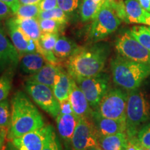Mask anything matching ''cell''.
Listing matches in <instances>:
<instances>
[{
	"instance_id": "obj_2",
	"label": "cell",
	"mask_w": 150,
	"mask_h": 150,
	"mask_svg": "<svg viewBox=\"0 0 150 150\" xmlns=\"http://www.w3.org/2000/svg\"><path fill=\"white\" fill-rule=\"evenodd\" d=\"M45 126L42 115L25 93L18 91L11 99V125L8 139L23 136Z\"/></svg>"
},
{
	"instance_id": "obj_34",
	"label": "cell",
	"mask_w": 150,
	"mask_h": 150,
	"mask_svg": "<svg viewBox=\"0 0 150 150\" xmlns=\"http://www.w3.org/2000/svg\"><path fill=\"white\" fill-rule=\"evenodd\" d=\"M109 4L115 11L118 18L120 19L122 21H124L127 23V17L126 9H125V4L122 0H115V1L110 2Z\"/></svg>"
},
{
	"instance_id": "obj_30",
	"label": "cell",
	"mask_w": 150,
	"mask_h": 150,
	"mask_svg": "<svg viewBox=\"0 0 150 150\" xmlns=\"http://www.w3.org/2000/svg\"><path fill=\"white\" fill-rule=\"evenodd\" d=\"M59 38V33H42L39 42L44 50L53 52Z\"/></svg>"
},
{
	"instance_id": "obj_49",
	"label": "cell",
	"mask_w": 150,
	"mask_h": 150,
	"mask_svg": "<svg viewBox=\"0 0 150 150\" xmlns=\"http://www.w3.org/2000/svg\"><path fill=\"white\" fill-rule=\"evenodd\" d=\"M146 150H150V148H146Z\"/></svg>"
},
{
	"instance_id": "obj_20",
	"label": "cell",
	"mask_w": 150,
	"mask_h": 150,
	"mask_svg": "<svg viewBox=\"0 0 150 150\" xmlns=\"http://www.w3.org/2000/svg\"><path fill=\"white\" fill-rule=\"evenodd\" d=\"M20 68L28 74H34L45 64V60L39 53H28L20 57Z\"/></svg>"
},
{
	"instance_id": "obj_40",
	"label": "cell",
	"mask_w": 150,
	"mask_h": 150,
	"mask_svg": "<svg viewBox=\"0 0 150 150\" xmlns=\"http://www.w3.org/2000/svg\"><path fill=\"white\" fill-rule=\"evenodd\" d=\"M139 1L144 10L150 13V0H139Z\"/></svg>"
},
{
	"instance_id": "obj_36",
	"label": "cell",
	"mask_w": 150,
	"mask_h": 150,
	"mask_svg": "<svg viewBox=\"0 0 150 150\" xmlns=\"http://www.w3.org/2000/svg\"><path fill=\"white\" fill-rule=\"evenodd\" d=\"M38 5L40 11H50L58 7L57 0H41Z\"/></svg>"
},
{
	"instance_id": "obj_33",
	"label": "cell",
	"mask_w": 150,
	"mask_h": 150,
	"mask_svg": "<svg viewBox=\"0 0 150 150\" xmlns=\"http://www.w3.org/2000/svg\"><path fill=\"white\" fill-rule=\"evenodd\" d=\"M137 138L142 146L145 148H150V123L142 127L138 132Z\"/></svg>"
},
{
	"instance_id": "obj_29",
	"label": "cell",
	"mask_w": 150,
	"mask_h": 150,
	"mask_svg": "<svg viewBox=\"0 0 150 150\" xmlns=\"http://www.w3.org/2000/svg\"><path fill=\"white\" fill-rule=\"evenodd\" d=\"M13 72L8 71L0 76V102L6 99L12 88Z\"/></svg>"
},
{
	"instance_id": "obj_46",
	"label": "cell",
	"mask_w": 150,
	"mask_h": 150,
	"mask_svg": "<svg viewBox=\"0 0 150 150\" xmlns=\"http://www.w3.org/2000/svg\"><path fill=\"white\" fill-rule=\"evenodd\" d=\"M87 150H97V146H94V147H90L89 149H88Z\"/></svg>"
},
{
	"instance_id": "obj_31",
	"label": "cell",
	"mask_w": 150,
	"mask_h": 150,
	"mask_svg": "<svg viewBox=\"0 0 150 150\" xmlns=\"http://www.w3.org/2000/svg\"><path fill=\"white\" fill-rule=\"evenodd\" d=\"M68 18L69 16L64 11L61 10L59 7H56L50 11H40L38 19H53V20L67 22Z\"/></svg>"
},
{
	"instance_id": "obj_9",
	"label": "cell",
	"mask_w": 150,
	"mask_h": 150,
	"mask_svg": "<svg viewBox=\"0 0 150 150\" xmlns=\"http://www.w3.org/2000/svg\"><path fill=\"white\" fill-rule=\"evenodd\" d=\"M99 134L91 117H79L69 150H87L98 145Z\"/></svg>"
},
{
	"instance_id": "obj_42",
	"label": "cell",
	"mask_w": 150,
	"mask_h": 150,
	"mask_svg": "<svg viewBox=\"0 0 150 150\" xmlns=\"http://www.w3.org/2000/svg\"><path fill=\"white\" fill-rule=\"evenodd\" d=\"M142 24H145V25L147 26H150V13L145 11L144 17L142 20Z\"/></svg>"
},
{
	"instance_id": "obj_10",
	"label": "cell",
	"mask_w": 150,
	"mask_h": 150,
	"mask_svg": "<svg viewBox=\"0 0 150 150\" xmlns=\"http://www.w3.org/2000/svg\"><path fill=\"white\" fill-rule=\"evenodd\" d=\"M115 48L118 54L125 59L150 65V52L142 46L129 31L118 36Z\"/></svg>"
},
{
	"instance_id": "obj_13",
	"label": "cell",
	"mask_w": 150,
	"mask_h": 150,
	"mask_svg": "<svg viewBox=\"0 0 150 150\" xmlns=\"http://www.w3.org/2000/svg\"><path fill=\"white\" fill-rule=\"evenodd\" d=\"M78 116L72 114H59L56 117V127L60 138L64 142L65 149H70L73 134L79 120Z\"/></svg>"
},
{
	"instance_id": "obj_17",
	"label": "cell",
	"mask_w": 150,
	"mask_h": 150,
	"mask_svg": "<svg viewBox=\"0 0 150 150\" xmlns=\"http://www.w3.org/2000/svg\"><path fill=\"white\" fill-rule=\"evenodd\" d=\"M73 81L74 79L61 67V70L56 75L55 83L52 89L54 95L59 102L69 98Z\"/></svg>"
},
{
	"instance_id": "obj_32",
	"label": "cell",
	"mask_w": 150,
	"mask_h": 150,
	"mask_svg": "<svg viewBox=\"0 0 150 150\" xmlns=\"http://www.w3.org/2000/svg\"><path fill=\"white\" fill-rule=\"evenodd\" d=\"M57 3L58 7L70 17L77 10L79 6V0H57Z\"/></svg>"
},
{
	"instance_id": "obj_14",
	"label": "cell",
	"mask_w": 150,
	"mask_h": 150,
	"mask_svg": "<svg viewBox=\"0 0 150 150\" xmlns=\"http://www.w3.org/2000/svg\"><path fill=\"white\" fill-rule=\"evenodd\" d=\"M74 113L79 117H91L93 110L90 106L83 91L79 87L74 79L69 95Z\"/></svg>"
},
{
	"instance_id": "obj_50",
	"label": "cell",
	"mask_w": 150,
	"mask_h": 150,
	"mask_svg": "<svg viewBox=\"0 0 150 150\" xmlns=\"http://www.w3.org/2000/svg\"><path fill=\"white\" fill-rule=\"evenodd\" d=\"M16 150H17V149H16Z\"/></svg>"
},
{
	"instance_id": "obj_43",
	"label": "cell",
	"mask_w": 150,
	"mask_h": 150,
	"mask_svg": "<svg viewBox=\"0 0 150 150\" xmlns=\"http://www.w3.org/2000/svg\"><path fill=\"white\" fill-rule=\"evenodd\" d=\"M5 137L0 135V150H3L4 149V143Z\"/></svg>"
},
{
	"instance_id": "obj_26",
	"label": "cell",
	"mask_w": 150,
	"mask_h": 150,
	"mask_svg": "<svg viewBox=\"0 0 150 150\" xmlns=\"http://www.w3.org/2000/svg\"><path fill=\"white\" fill-rule=\"evenodd\" d=\"M100 7L94 0H83L80 9V16L82 22L93 20L96 16Z\"/></svg>"
},
{
	"instance_id": "obj_18",
	"label": "cell",
	"mask_w": 150,
	"mask_h": 150,
	"mask_svg": "<svg viewBox=\"0 0 150 150\" xmlns=\"http://www.w3.org/2000/svg\"><path fill=\"white\" fill-rule=\"evenodd\" d=\"M61 67L59 65H54L47 62L38 72L31 75L27 80L44 84L53 89L56 76Z\"/></svg>"
},
{
	"instance_id": "obj_5",
	"label": "cell",
	"mask_w": 150,
	"mask_h": 150,
	"mask_svg": "<svg viewBox=\"0 0 150 150\" xmlns=\"http://www.w3.org/2000/svg\"><path fill=\"white\" fill-rule=\"evenodd\" d=\"M121 22L109 3L105 1L92 20L88 32L90 40L95 42L106 38L115 32Z\"/></svg>"
},
{
	"instance_id": "obj_28",
	"label": "cell",
	"mask_w": 150,
	"mask_h": 150,
	"mask_svg": "<svg viewBox=\"0 0 150 150\" xmlns=\"http://www.w3.org/2000/svg\"><path fill=\"white\" fill-rule=\"evenodd\" d=\"M40 13L38 4H20L14 14L16 18H38Z\"/></svg>"
},
{
	"instance_id": "obj_37",
	"label": "cell",
	"mask_w": 150,
	"mask_h": 150,
	"mask_svg": "<svg viewBox=\"0 0 150 150\" xmlns=\"http://www.w3.org/2000/svg\"><path fill=\"white\" fill-rule=\"evenodd\" d=\"M60 105V114H72L73 111L72 104H71L70 99H67L59 102Z\"/></svg>"
},
{
	"instance_id": "obj_12",
	"label": "cell",
	"mask_w": 150,
	"mask_h": 150,
	"mask_svg": "<svg viewBox=\"0 0 150 150\" xmlns=\"http://www.w3.org/2000/svg\"><path fill=\"white\" fill-rule=\"evenodd\" d=\"M91 117L96 127L99 137L126 132V121L103 117L95 110L92 112Z\"/></svg>"
},
{
	"instance_id": "obj_19",
	"label": "cell",
	"mask_w": 150,
	"mask_h": 150,
	"mask_svg": "<svg viewBox=\"0 0 150 150\" xmlns=\"http://www.w3.org/2000/svg\"><path fill=\"white\" fill-rule=\"evenodd\" d=\"M128 136L126 132L99 136L98 145L103 150H126Z\"/></svg>"
},
{
	"instance_id": "obj_35",
	"label": "cell",
	"mask_w": 150,
	"mask_h": 150,
	"mask_svg": "<svg viewBox=\"0 0 150 150\" xmlns=\"http://www.w3.org/2000/svg\"><path fill=\"white\" fill-rule=\"evenodd\" d=\"M42 150H63L62 149L61 142L56 136V132H54L50 137L45 145Z\"/></svg>"
},
{
	"instance_id": "obj_47",
	"label": "cell",
	"mask_w": 150,
	"mask_h": 150,
	"mask_svg": "<svg viewBox=\"0 0 150 150\" xmlns=\"http://www.w3.org/2000/svg\"><path fill=\"white\" fill-rule=\"evenodd\" d=\"M97 150H103V149L100 147V146H99V145H97Z\"/></svg>"
},
{
	"instance_id": "obj_39",
	"label": "cell",
	"mask_w": 150,
	"mask_h": 150,
	"mask_svg": "<svg viewBox=\"0 0 150 150\" xmlns=\"http://www.w3.org/2000/svg\"><path fill=\"white\" fill-rule=\"evenodd\" d=\"M0 1H3L4 3H5L6 4H7L10 7L13 13V15L17 12L20 6L19 0H0Z\"/></svg>"
},
{
	"instance_id": "obj_6",
	"label": "cell",
	"mask_w": 150,
	"mask_h": 150,
	"mask_svg": "<svg viewBox=\"0 0 150 150\" xmlns=\"http://www.w3.org/2000/svg\"><path fill=\"white\" fill-rule=\"evenodd\" d=\"M127 97L128 94L122 90L109 89L95 110L103 117L126 121Z\"/></svg>"
},
{
	"instance_id": "obj_16",
	"label": "cell",
	"mask_w": 150,
	"mask_h": 150,
	"mask_svg": "<svg viewBox=\"0 0 150 150\" xmlns=\"http://www.w3.org/2000/svg\"><path fill=\"white\" fill-rule=\"evenodd\" d=\"M20 61V54L15 46L0 27V65H16Z\"/></svg>"
},
{
	"instance_id": "obj_21",
	"label": "cell",
	"mask_w": 150,
	"mask_h": 150,
	"mask_svg": "<svg viewBox=\"0 0 150 150\" xmlns=\"http://www.w3.org/2000/svg\"><path fill=\"white\" fill-rule=\"evenodd\" d=\"M15 22L18 27L26 35L35 42L39 41L42 31L40 30L38 19L36 18H16Z\"/></svg>"
},
{
	"instance_id": "obj_38",
	"label": "cell",
	"mask_w": 150,
	"mask_h": 150,
	"mask_svg": "<svg viewBox=\"0 0 150 150\" xmlns=\"http://www.w3.org/2000/svg\"><path fill=\"white\" fill-rule=\"evenodd\" d=\"M13 14V13L10 7L3 1H0V21L8 18Z\"/></svg>"
},
{
	"instance_id": "obj_23",
	"label": "cell",
	"mask_w": 150,
	"mask_h": 150,
	"mask_svg": "<svg viewBox=\"0 0 150 150\" xmlns=\"http://www.w3.org/2000/svg\"><path fill=\"white\" fill-rule=\"evenodd\" d=\"M125 4L127 23L142 24L145 11L140 5L139 0H125Z\"/></svg>"
},
{
	"instance_id": "obj_22",
	"label": "cell",
	"mask_w": 150,
	"mask_h": 150,
	"mask_svg": "<svg viewBox=\"0 0 150 150\" xmlns=\"http://www.w3.org/2000/svg\"><path fill=\"white\" fill-rule=\"evenodd\" d=\"M79 47L74 41L65 36H59L54 49V54L59 60L68 59Z\"/></svg>"
},
{
	"instance_id": "obj_41",
	"label": "cell",
	"mask_w": 150,
	"mask_h": 150,
	"mask_svg": "<svg viewBox=\"0 0 150 150\" xmlns=\"http://www.w3.org/2000/svg\"><path fill=\"white\" fill-rule=\"evenodd\" d=\"M41 0H19L20 4H39Z\"/></svg>"
},
{
	"instance_id": "obj_27",
	"label": "cell",
	"mask_w": 150,
	"mask_h": 150,
	"mask_svg": "<svg viewBox=\"0 0 150 150\" xmlns=\"http://www.w3.org/2000/svg\"><path fill=\"white\" fill-rule=\"evenodd\" d=\"M42 33H57L64 30L67 22L53 19H38Z\"/></svg>"
},
{
	"instance_id": "obj_48",
	"label": "cell",
	"mask_w": 150,
	"mask_h": 150,
	"mask_svg": "<svg viewBox=\"0 0 150 150\" xmlns=\"http://www.w3.org/2000/svg\"><path fill=\"white\" fill-rule=\"evenodd\" d=\"M115 1V0H105V1H106V2H108V3L112 2V1Z\"/></svg>"
},
{
	"instance_id": "obj_8",
	"label": "cell",
	"mask_w": 150,
	"mask_h": 150,
	"mask_svg": "<svg viewBox=\"0 0 150 150\" xmlns=\"http://www.w3.org/2000/svg\"><path fill=\"white\" fill-rule=\"evenodd\" d=\"M25 89L33 100L52 117L56 118L59 115V102L51 88L44 84L27 80Z\"/></svg>"
},
{
	"instance_id": "obj_7",
	"label": "cell",
	"mask_w": 150,
	"mask_h": 150,
	"mask_svg": "<svg viewBox=\"0 0 150 150\" xmlns=\"http://www.w3.org/2000/svg\"><path fill=\"white\" fill-rule=\"evenodd\" d=\"M109 79L106 73L100 72L91 77L75 80L93 109H96L102 97L109 90Z\"/></svg>"
},
{
	"instance_id": "obj_1",
	"label": "cell",
	"mask_w": 150,
	"mask_h": 150,
	"mask_svg": "<svg viewBox=\"0 0 150 150\" xmlns=\"http://www.w3.org/2000/svg\"><path fill=\"white\" fill-rule=\"evenodd\" d=\"M108 54V47L104 45L79 47L67 59V72L74 80L95 76L102 72Z\"/></svg>"
},
{
	"instance_id": "obj_44",
	"label": "cell",
	"mask_w": 150,
	"mask_h": 150,
	"mask_svg": "<svg viewBox=\"0 0 150 150\" xmlns=\"http://www.w3.org/2000/svg\"><path fill=\"white\" fill-rule=\"evenodd\" d=\"M94 1L96 2L99 7L101 8V6L103 5V4L105 2V0H94Z\"/></svg>"
},
{
	"instance_id": "obj_45",
	"label": "cell",
	"mask_w": 150,
	"mask_h": 150,
	"mask_svg": "<svg viewBox=\"0 0 150 150\" xmlns=\"http://www.w3.org/2000/svg\"><path fill=\"white\" fill-rule=\"evenodd\" d=\"M137 150H146V148L144 147L143 146H142L138 142V145H137Z\"/></svg>"
},
{
	"instance_id": "obj_24",
	"label": "cell",
	"mask_w": 150,
	"mask_h": 150,
	"mask_svg": "<svg viewBox=\"0 0 150 150\" xmlns=\"http://www.w3.org/2000/svg\"><path fill=\"white\" fill-rule=\"evenodd\" d=\"M11 111L10 104L7 99L0 102V135L4 137L8 136L10 129Z\"/></svg>"
},
{
	"instance_id": "obj_3",
	"label": "cell",
	"mask_w": 150,
	"mask_h": 150,
	"mask_svg": "<svg viewBox=\"0 0 150 150\" xmlns=\"http://www.w3.org/2000/svg\"><path fill=\"white\" fill-rule=\"evenodd\" d=\"M114 83L127 92L138 89L150 75V65L125 59L120 55L110 63Z\"/></svg>"
},
{
	"instance_id": "obj_4",
	"label": "cell",
	"mask_w": 150,
	"mask_h": 150,
	"mask_svg": "<svg viewBox=\"0 0 150 150\" xmlns=\"http://www.w3.org/2000/svg\"><path fill=\"white\" fill-rule=\"evenodd\" d=\"M126 108V133L128 138L136 137L138 128L149 115V104L143 93L136 89L127 92Z\"/></svg>"
},
{
	"instance_id": "obj_15",
	"label": "cell",
	"mask_w": 150,
	"mask_h": 150,
	"mask_svg": "<svg viewBox=\"0 0 150 150\" xmlns=\"http://www.w3.org/2000/svg\"><path fill=\"white\" fill-rule=\"evenodd\" d=\"M11 42L18 50L20 57L24 54H27L29 41L31 38L24 33L20 29L15 22L14 18H9L6 22Z\"/></svg>"
},
{
	"instance_id": "obj_11",
	"label": "cell",
	"mask_w": 150,
	"mask_h": 150,
	"mask_svg": "<svg viewBox=\"0 0 150 150\" xmlns=\"http://www.w3.org/2000/svg\"><path fill=\"white\" fill-rule=\"evenodd\" d=\"M55 132L52 125H45L23 136L11 140L17 150H42L47 141Z\"/></svg>"
},
{
	"instance_id": "obj_25",
	"label": "cell",
	"mask_w": 150,
	"mask_h": 150,
	"mask_svg": "<svg viewBox=\"0 0 150 150\" xmlns=\"http://www.w3.org/2000/svg\"><path fill=\"white\" fill-rule=\"evenodd\" d=\"M129 32L150 52V26H134Z\"/></svg>"
}]
</instances>
